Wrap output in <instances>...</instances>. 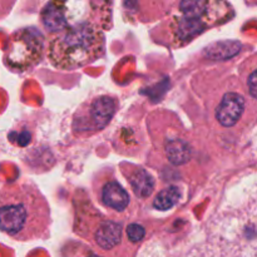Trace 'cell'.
I'll return each instance as SVG.
<instances>
[{"label": "cell", "mask_w": 257, "mask_h": 257, "mask_svg": "<svg viewBox=\"0 0 257 257\" xmlns=\"http://www.w3.org/2000/svg\"><path fill=\"white\" fill-rule=\"evenodd\" d=\"M50 207L38 186L20 180L0 190V230L14 240L28 241L47 235Z\"/></svg>", "instance_id": "1"}, {"label": "cell", "mask_w": 257, "mask_h": 257, "mask_svg": "<svg viewBox=\"0 0 257 257\" xmlns=\"http://www.w3.org/2000/svg\"><path fill=\"white\" fill-rule=\"evenodd\" d=\"M104 34L90 23H80L60 30L48 47L50 64L57 69L73 70L94 62L104 50Z\"/></svg>", "instance_id": "2"}, {"label": "cell", "mask_w": 257, "mask_h": 257, "mask_svg": "<svg viewBox=\"0 0 257 257\" xmlns=\"http://www.w3.org/2000/svg\"><path fill=\"white\" fill-rule=\"evenodd\" d=\"M231 14L226 0H180L170 22L171 44L186 47L206 30L227 22Z\"/></svg>", "instance_id": "3"}, {"label": "cell", "mask_w": 257, "mask_h": 257, "mask_svg": "<svg viewBox=\"0 0 257 257\" xmlns=\"http://www.w3.org/2000/svg\"><path fill=\"white\" fill-rule=\"evenodd\" d=\"M44 40L34 29H20L12 35L5 52L8 67L15 70H27L34 67L43 57Z\"/></svg>", "instance_id": "4"}, {"label": "cell", "mask_w": 257, "mask_h": 257, "mask_svg": "<svg viewBox=\"0 0 257 257\" xmlns=\"http://www.w3.org/2000/svg\"><path fill=\"white\" fill-rule=\"evenodd\" d=\"M117 100L109 95L97 97L88 103V108L82 110L79 118H75L74 125L79 131H98L104 128L114 115Z\"/></svg>", "instance_id": "5"}, {"label": "cell", "mask_w": 257, "mask_h": 257, "mask_svg": "<svg viewBox=\"0 0 257 257\" xmlns=\"http://www.w3.org/2000/svg\"><path fill=\"white\" fill-rule=\"evenodd\" d=\"M245 110V99L235 92L226 93L216 109V118L223 127H232L242 117Z\"/></svg>", "instance_id": "6"}, {"label": "cell", "mask_w": 257, "mask_h": 257, "mask_svg": "<svg viewBox=\"0 0 257 257\" xmlns=\"http://www.w3.org/2000/svg\"><path fill=\"white\" fill-rule=\"evenodd\" d=\"M43 24L50 32H60L65 29L68 24L67 10L64 5L58 0H52L42 13Z\"/></svg>", "instance_id": "7"}, {"label": "cell", "mask_w": 257, "mask_h": 257, "mask_svg": "<svg viewBox=\"0 0 257 257\" xmlns=\"http://www.w3.org/2000/svg\"><path fill=\"white\" fill-rule=\"evenodd\" d=\"M102 202L113 210L123 211L130 205V196L119 183L110 181L102 188Z\"/></svg>", "instance_id": "8"}, {"label": "cell", "mask_w": 257, "mask_h": 257, "mask_svg": "<svg viewBox=\"0 0 257 257\" xmlns=\"http://www.w3.org/2000/svg\"><path fill=\"white\" fill-rule=\"evenodd\" d=\"M122 227L115 222H105L95 232V242L103 250H110L120 242Z\"/></svg>", "instance_id": "9"}, {"label": "cell", "mask_w": 257, "mask_h": 257, "mask_svg": "<svg viewBox=\"0 0 257 257\" xmlns=\"http://www.w3.org/2000/svg\"><path fill=\"white\" fill-rule=\"evenodd\" d=\"M131 186L135 192V195L140 198H147L152 195L153 188H155V180L152 176L145 170L136 171L130 178Z\"/></svg>", "instance_id": "10"}, {"label": "cell", "mask_w": 257, "mask_h": 257, "mask_svg": "<svg viewBox=\"0 0 257 257\" xmlns=\"http://www.w3.org/2000/svg\"><path fill=\"white\" fill-rule=\"evenodd\" d=\"M166 155L173 165H183L191 158L190 146L182 140H172L166 145Z\"/></svg>", "instance_id": "11"}, {"label": "cell", "mask_w": 257, "mask_h": 257, "mask_svg": "<svg viewBox=\"0 0 257 257\" xmlns=\"http://www.w3.org/2000/svg\"><path fill=\"white\" fill-rule=\"evenodd\" d=\"M181 196L180 188L176 187V186H171V187L165 188L163 191H161L157 195V197L153 201V206H155L157 210L161 211H167L170 208H172L176 203L178 202Z\"/></svg>", "instance_id": "12"}, {"label": "cell", "mask_w": 257, "mask_h": 257, "mask_svg": "<svg viewBox=\"0 0 257 257\" xmlns=\"http://www.w3.org/2000/svg\"><path fill=\"white\" fill-rule=\"evenodd\" d=\"M240 50V44L236 42H220L206 49V54L212 59H226Z\"/></svg>", "instance_id": "13"}, {"label": "cell", "mask_w": 257, "mask_h": 257, "mask_svg": "<svg viewBox=\"0 0 257 257\" xmlns=\"http://www.w3.org/2000/svg\"><path fill=\"white\" fill-rule=\"evenodd\" d=\"M127 235L132 242H140L145 237L146 230L143 228V226L138 225V223H132V225L128 226Z\"/></svg>", "instance_id": "14"}, {"label": "cell", "mask_w": 257, "mask_h": 257, "mask_svg": "<svg viewBox=\"0 0 257 257\" xmlns=\"http://www.w3.org/2000/svg\"><path fill=\"white\" fill-rule=\"evenodd\" d=\"M247 87H248V92H250V94L257 99V69L253 70V72L250 74V77H248Z\"/></svg>", "instance_id": "15"}, {"label": "cell", "mask_w": 257, "mask_h": 257, "mask_svg": "<svg viewBox=\"0 0 257 257\" xmlns=\"http://www.w3.org/2000/svg\"><path fill=\"white\" fill-rule=\"evenodd\" d=\"M90 257H99V256H90Z\"/></svg>", "instance_id": "16"}]
</instances>
